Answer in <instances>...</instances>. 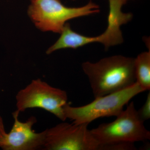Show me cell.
Returning <instances> with one entry per match:
<instances>
[{"instance_id": "6da1fadb", "label": "cell", "mask_w": 150, "mask_h": 150, "mask_svg": "<svg viewBox=\"0 0 150 150\" xmlns=\"http://www.w3.org/2000/svg\"><path fill=\"white\" fill-rule=\"evenodd\" d=\"M134 58L114 55L96 63L84 62L82 68L95 98L119 91L136 82Z\"/></svg>"}, {"instance_id": "7a4b0ae2", "label": "cell", "mask_w": 150, "mask_h": 150, "mask_svg": "<svg viewBox=\"0 0 150 150\" xmlns=\"http://www.w3.org/2000/svg\"><path fill=\"white\" fill-rule=\"evenodd\" d=\"M100 11L99 6L91 1L79 7H69L61 0H30L28 14L38 29L60 34L70 20Z\"/></svg>"}, {"instance_id": "3957f363", "label": "cell", "mask_w": 150, "mask_h": 150, "mask_svg": "<svg viewBox=\"0 0 150 150\" xmlns=\"http://www.w3.org/2000/svg\"><path fill=\"white\" fill-rule=\"evenodd\" d=\"M145 91L137 82L119 91L96 98L92 102L79 107H73L68 103L64 106L67 118L74 124L91 123L98 118L117 116L123 107L137 95Z\"/></svg>"}, {"instance_id": "277c9868", "label": "cell", "mask_w": 150, "mask_h": 150, "mask_svg": "<svg viewBox=\"0 0 150 150\" xmlns=\"http://www.w3.org/2000/svg\"><path fill=\"white\" fill-rule=\"evenodd\" d=\"M115 121L100 124L91 130L100 145L121 142L135 143L150 139V132L140 118L133 101L117 116Z\"/></svg>"}, {"instance_id": "5b68a950", "label": "cell", "mask_w": 150, "mask_h": 150, "mask_svg": "<svg viewBox=\"0 0 150 150\" xmlns=\"http://www.w3.org/2000/svg\"><path fill=\"white\" fill-rule=\"evenodd\" d=\"M16 98L17 110L20 112L38 108L51 112L61 121L67 119L64 111L68 100L67 92L54 87L40 79L33 80L20 90Z\"/></svg>"}, {"instance_id": "8992f818", "label": "cell", "mask_w": 150, "mask_h": 150, "mask_svg": "<svg viewBox=\"0 0 150 150\" xmlns=\"http://www.w3.org/2000/svg\"><path fill=\"white\" fill-rule=\"evenodd\" d=\"M88 124L63 122L46 129L43 149L100 150V144L88 129Z\"/></svg>"}, {"instance_id": "52a82bcc", "label": "cell", "mask_w": 150, "mask_h": 150, "mask_svg": "<svg viewBox=\"0 0 150 150\" xmlns=\"http://www.w3.org/2000/svg\"><path fill=\"white\" fill-rule=\"evenodd\" d=\"M20 112L17 110L13 113V126L7 134L5 142L2 146L4 150H35L42 149L45 144L46 130L36 133L33 126L37 122L34 116L30 117L25 122L18 119Z\"/></svg>"}, {"instance_id": "ba28073f", "label": "cell", "mask_w": 150, "mask_h": 150, "mask_svg": "<svg viewBox=\"0 0 150 150\" xmlns=\"http://www.w3.org/2000/svg\"><path fill=\"white\" fill-rule=\"evenodd\" d=\"M136 82L145 91L150 89V51L142 52L134 58Z\"/></svg>"}, {"instance_id": "9c48e42d", "label": "cell", "mask_w": 150, "mask_h": 150, "mask_svg": "<svg viewBox=\"0 0 150 150\" xmlns=\"http://www.w3.org/2000/svg\"><path fill=\"white\" fill-rule=\"evenodd\" d=\"M134 143L121 142L104 145L102 146L100 150H133L137 149Z\"/></svg>"}, {"instance_id": "30bf717a", "label": "cell", "mask_w": 150, "mask_h": 150, "mask_svg": "<svg viewBox=\"0 0 150 150\" xmlns=\"http://www.w3.org/2000/svg\"><path fill=\"white\" fill-rule=\"evenodd\" d=\"M140 118L144 122L150 118V93L148 94L146 100L139 110H137Z\"/></svg>"}, {"instance_id": "8fae6325", "label": "cell", "mask_w": 150, "mask_h": 150, "mask_svg": "<svg viewBox=\"0 0 150 150\" xmlns=\"http://www.w3.org/2000/svg\"><path fill=\"white\" fill-rule=\"evenodd\" d=\"M7 134V133L6 132L5 129L4 121L0 115V148L1 147L5 142Z\"/></svg>"}, {"instance_id": "7c38bea8", "label": "cell", "mask_w": 150, "mask_h": 150, "mask_svg": "<svg viewBox=\"0 0 150 150\" xmlns=\"http://www.w3.org/2000/svg\"><path fill=\"white\" fill-rule=\"evenodd\" d=\"M128 1H129V0H121V2L123 4V5H125Z\"/></svg>"}, {"instance_id": "4fadbf2b", "label": "cell", "mask_w": 150, "mask_h": 150, "mask_svg": "<svg viewBox=\"0 0 150 150\" xmlns=\"http://www.w3.org/2000/svg\"><path fill=\"white\" fill-rule=\"evenodd\" d=\"M72 1H76V0H72Z\"/></svg>"}]
</instances>
